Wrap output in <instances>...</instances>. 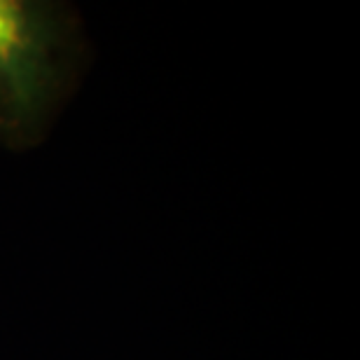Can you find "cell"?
Listing matches in <instances>:
<instances>
[{"instance_id": "cell-1", "label": "cell", "mask_w": 360, "mask_h": 360, "mask_svg": "<svg viewBox=\"0 0 360 360\" xmlns=\"http://www.w3.org/2000/svg\"><path fill=\"white\" fill-rule=\"evenodd\" d=\"M87 59L70 5L0 0V146H38L73 96Z\"/></svg>"}]
</instances>
